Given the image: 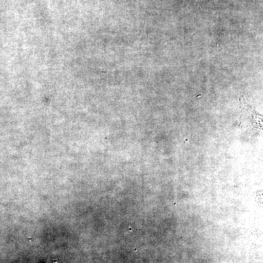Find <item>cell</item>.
I'll list each match as a JSON object with an SVG mask.
<instances>
[{
	"label": "cell",
	"instance_id": "6da1fadb",
	"mask_svg": "<svg viewBox=\"0 0 263 263\" xmlns=\"http://www.w3.org/2000/svg\"><path fill=\"white\" fill-rule=\"evenodd\" d=\"M241 129L246 131L258 132L262 130V116L243 100L240 99Z\"/></svg>",
	"mask_w": 263,
	"mask_h": 263
}]
</instances>
